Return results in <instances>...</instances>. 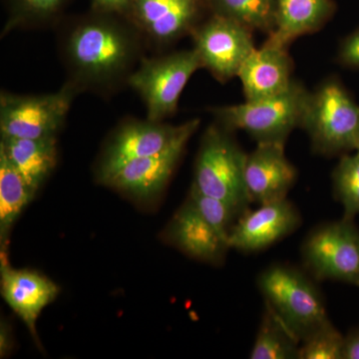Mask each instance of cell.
<instances>
[{
	"instance_id": "21",
	"label": "cell",
	"mask_w": 359,
	"mask_h": 359,
	"mask_svg": "<svg viewBox=\"0 0 359 359\" xmlns=\"http://www.w3.org/2000/svg\"><path fill=\"white\" fill-rule=\"evenodd\" d=\"M299 346L301 341L266 304L250 358L297 359Z\"/></svg>"
},
{
	"instance_id": "20",
	"label": "cell",
	"mask_w": 359,
	"mask_h": 359,
	"mask_svg": "<svg viewBox=\"0 0 359 359\" xmlns=\"http://www.w3.org/2000/svg\"><path fill=\"white\" fill-rule=\"evenodd\" d=\"M20 172L0 151V240L6 244L9 231L36 195Z\"/></svg>"
},
{
	"instance_id": "28",
	"label": "cell",
	"mask_w": 359,
	"mask_h": 359,
	"mask_svg": "<svg viewBox=\"0 0 359 359\" xmlns=\"http://www.w3.org/2000/svg\"><path fill=\"white\" fill-rule=\"evenodd\" d=\"M93 13L130 18L133 0H91Z\"/></svg>"
},
{
	"instance_id": "10",
	"label": "cell",
	"mask_w": 359,
	"mask_h": 359,
	"mask_svg": "<svg viewBox=\"0 0 359 359\" xmlns=\"http://www.w3.org/2000/svg\"><path fill=\"white\" fill-rule=\"evenodd\" d=\"M192 34L194 49L202 67L207 68L222 82L238 76L245 61L257 49L252 30L216 14L203 25L196 26Z\"/></svg>"
},
{
	"instance_id": "27",
	"label": "cell",
	"mask_w": 359,
	"mask_h": 359,
	"mask_svg": "<svg viewBox=\"0 0 359 359\" xmlns=\"http://www.w3.org/2000/svg\"><path fill=\"white\" fill-rule=\"evenodd\" d=\"M337 58L346 67L359 69V29L342 41Z\"/></svg>"
},
{
	"instance_id": "6",
	"label": "cell",
	"mask_w": 359,
	"mask_h": 359,
	"mask_svg": "<svg viewBox=\"0 0 359 359\" xmlns=\"http://www.w3.org/2000/svg\"><path fill=\"white\" fill-rule=\"evenodd\" d=\"M200 68L202 63L195 49L143 57L127 84L141 96L148 119L164 121L177 112L182 92Z\"/></svg>"
},
{
	"instance_id": "22",
	"label": "cell",
	"mask_w": 359,
	"mask_h": 359,
	"mask_svg": "<svg viewBox=\"0 0 359 359\" xmlns=\"http://www.w3.org/2000/svg\"><path fill=\"white\" fill-rule=\"evenodd\" d=\"M212 14L271 34L276 27V0H205Z\"/></svg>"
},
{
	"instance_id": "23",
	"label": "cell",
	"mask_w": 359,
	"mask_h": 359,
	"mask_svg": "<svg viewBox=\"0 0 359 359\" xmlns=\"http://www.w3.org/2000/svg\"><path fill=\"white\" fill-rule=\"evenodd\" d=\"M68 0H8V18L2 35L16 28L41 26L56 18Z\"/></svg>"
},
{
	"instance_id": "16",
	"label": "cell",
	"mask_w": 359,
	"mask_h": 359,
	"mask_svg": "<svg viewBox=\"0 0 359 359\" xmlns=\"http://www.w3.org/2000/svg\"><path fill=\"white\" fill-rule=\"evenodd\" d=\"M285 45L271 39L256 49L238 71L245 101H257L285 91L294 80L292 61Z\"/></svg>"
},
{
	"instance_id": "12",
	"label": "cell",
	"mask_w": 359,
	"mask_h": 359,
	"mask_svg": "<svg viewBox=\"0 0 359 359\" xmlns=\"http://www.w3.org/2000/svg\"><path fill=\"white\" fill-rule=\"evenodd\" d=\"M297 177V169L285 156L282 144L259 143L247 156L245 182L250 204L287 199Z\"/></svg>"
},
{
	"instance_id": "11",
	"label": "cell",
	"mask_w": 359,
	"mask_h": 359,
	"mask_svg": "<svg viewBox=\"0 0 359 359\" xmlns=\"http://www.w3.org/2000/svg\"><path fill=\"white\" fill-rule=\"evenodd\" d=\"M301 224V214L290 201L263 204L238 218L229 236V245L243 252H259L294 233Z\"/></svg>"
},
{
	"instance_id": "31",
	"label": "cell",
	"mask_w": 359,
	"mask_h": 359,
	"mask_svg": "<svg viewBox=\"0 0 359 359\" xmlns=\"http://www.w3.org/2000/svg\"><path fill=\"white\" fill-rule=\"evenodd\" d=\"M358 152H359V126H358V137H356V150Z\"/></svg>"
},
{
	"instance_id": "9",
	"label": "cell",
	"mask_w": 359,
	"mask_h": 359,
	"mask_svg": "<svg viewBox=\"0 0 359 359\" xmlns=\"http://www.w3.org/2000/svg\"><path fill=\"white\" fill-rule=\"evenodd\" d=\"M199 126V119L190 120L179 126L148 118L121 123L104 147L97 170L98 180L129 161L164 152L181 139L192 137Z\"/></svg>"
},
{
	"instance_id": "15",
	"label": "cell",
	"mask_w": 359,
	"mask_h": 359,
	"mask_svg": "<svg viewBox=\"0 0 359 359\" xmlns=\"http://www.w3.org/2000/svg\"><path fill=\"white\" fill-rule=\"evenodd\" d=\"M205 0H133L129 20L144 36L161 44L192 33Z\"/></svg>"
},
{
	"instance_id": "7",
	"label": "cell",
	"mask_w": 359,
	"mask_h": 359,
	"mask_svg": "<svg viewBox=\"0 0 359 359\" xmlns=\"http://www.w3.org/2000/svg\"><path fill=\"white\" fill-rule=\"evenodd\" d=\"M79 94L66 82L54 93L18 95L1 92L0 134L1 138L41 139L57 137L75 97Z\"/></svg>"
},
{
	"instance_id": "29",
	"label": "cell",
	"mask_w": 359,
	"mask_h": 359,
	"mask_svg": "<svg viewBox=\"0 0 359 359\" xmlns=\"http://www.w3.org/2000/svg\"><path fill=\"white\" fill-rule=\"evenodd\" d=\"M342 359H359V325L344 337Z\"/></svg>"
},
{
	"instance_id": "5",
	"label": "cell",
	"mask_w": 359,
	"mask_h": 359,
	"mask_svg": "<svg viewBox=\"0 0 359 359\" xmlns=\"http://www.w3.org/2000/svg\"><path fill=\"white\" fill-rule=\"evenodd\" d=\"M230 132L219 124L212 125L205 132L192 186L205 195L228 203L243 215L250 204L245 182L248 154Z\"/></svg>"
},
{
	"instance_id": "26",
	"label": "cell",
	"mask_w": 359,
	"mask_h": 359,
	"mask_svg": "<svg viewBox=\"0 0 359 359\" xmlns=\"http://www.w3.org/2000/svg\"><path fill=\"white\" fill-rule=\"evenodd\" d=\"M344 344V335L328 320L302 340L299 358L342 359Z\"/></svg>"
},
{
	"instance_id": "8",
	"label": "cell",
	"mask_w": 359,
	"mask_h": 359,
	"mask_svg": "<svg viewBox=\"0 0 359 359\" xmlns=\"http://www.w3.org/2000/svg\"><path fill=\"white\" fill-rule=\"evenodd\" d=\"M302 255L314 278L359 287V230L353 219L342 218L314 229Z\"/></svg>"
},
{
	"instance_id": "13",
	"label": "cell",
	"mask_w": 359,
	"mask_h": 359,
	"mask_svg": "<svg viewBox=\"0 0 359 359\" xmlns=\"http://www.w3.org/2000/svg\"><path fill=\"white\" fill-rule=\"evenodd\" d=\"M190 139H181L160 154L129 161L99 182L138 199L153 197L167 185Z\"/></svg>"
},
{
	"instance_id": "30",
	"label": "cell",
	"mask_w": 359,
	"mask_h": 359,
	"mask_svg": "<svg viewBox=\"0 0 359 359\" xmlns=\"http://www.w3.org/2000/svg\"><path fill=\"white\" fill-rule=\"evenodd\" d=\"M8 330H6V325L1 323V332H0V354H1V358H4V355H6L7 351L11 348V341H9V339L11 337H8Z\"/></svg>"
},
{
	"instance_id": "4",
	"label": "cell",
	"mask_w": 359,
	"mask_h": 359,
	"mask_svg": "<svg viewBox=\"0 0 359 359\" xmlns=\"http://www.w3.org/2000/svg\"><path fill=\"white\" fill-rule=\"evenodd\" d=\"M257 287L266 306L301 342L330 320L320 290L299 269L273 264L262 271Z\"/></svg>"
},
{
	"instance_id": "25",
	"label": "cell",
	"mask_w": 359,
	"mask_h": 359,
	"mask_svg": "<svg viewBox=\"0 0 359 359\" xmlns=\"http://www.w3.org/2000/svg\"><path fill=\"white\" fill-rule=\"evenodd\" d=\"M189 202L229 244V236L233 223L242 216L240 212L224 201L201 193L194 186L191 188Z\"/></svg>"
},
{
	"instance_id": "18",
	"label": "cell",
	"mask_w": 359,
	"mask_h": 359,
	"mask_svg": "<svg viewBox=\"0 0 359 359\" xmlns=\"http://www.w3.org/2000/svg\"><path fill=\"white\" fill-rule=\"evenodd\" d=\"M334 0H276V27L269 39L287 46L320 29L334 15Z\"/></svg>"
},
{
	"instance_id": "17",
	"label": "cell",
	"mask_w": 359,
	"mask_h": 359,
	"mask_svg": "<svg viewBox=\"0 0 359 359\" xmlns=\"http://www.w3.org/2000/svg\"><path fill=\"white\" fill-rule=\"evenodd\" d=\"M169 237L183 252L210 263L223 259L230 248L189 201L175 215Z\"/></svg>"
},
{
	"instance_id": "1",
	"label": "cell",
	"mask_w": 359,
	"mask_h": 359,
	"mask_svg": "<svg viewBox=\"0 0 359 359\" xmlns=\"http://www.w3.org/2000/svg\"><path fill=\"white\" fill-rule=\"evenodd\" d=\"M140 30L129 18L93 13L61 35L68 83L78 92L109 95L128 82L142 56Z\"/></svg>"
},
{
	"instance_id": "3",
	"label": "cell",
	"mask_w": 359,
	"mask_h": 359,
	"mask_svg": "<svg viewBox=\"0 0 359 359\" xmlns=\"http://www.w3.org/2000/svg\"><path fill=\"white\" fill-rule=\"evenodd\" d=\"M358 126L359 105L337 78H328L309 92L302 128L314 152L334 156L355 151Z\"/></svg>"
},
{
	"instance_id": "14",
	"label": "cell",
	"mask_w": 359,
	"mask_h": 359,
	"mask_svg": "<svg viewBox=\"0 0 359 359\" xmlns=\"http://www.w3.org/2000/svg\"><path fill=\"white\" fill-rule=\"evenodd\" d=\"M0 278L4 301L37 339L36 321L41 311L55 301L60 287L37 271L11 268L4 250L0 256Z\"/></svg>"
},
{
	"instance_id": "24",
	"label": "cell",
	"mask_w": 359,
	"mask_h": 359,
	"mask_svg": "<svg viewBox=\"0 0 359 359\" xmlns=\"http://www.w3.org/2000/svg\"><path fill=\"white\" fill-rule=\"evenodd\" d=\"M335 197L341 203L344 219H354L359 215V152L342 155L334 174Z\"/></svg>"
},
{
	"instance_id": "19",
	"label": "cell",
	"mask_w": 359,
	"mask_h": 359,
	"mask_svg": "<svg viewBox=\"0 0 359 359\" xmlns=\"http://www.w3.org/2000/svg\"><path fill=\"white\" fill-rule=\"evenodd\" d=\"M0 151L6 154L26 181L39 191L57 164V139L1 138Z\"/></svg>"
},
{
	"instance_id": "2",
	"label": "cell",
	"mask_w": 359,
	"mask_h": 359,
	"mask_svg": "<svg viewBox=\"0 0 359 359\" xmlns=\"http://www.w3.org/2000/svg\"><path fill=\"white\" fill-rule=\"evenodd\" d=\"M309 92L299 82L278 95L238 105L214 108L218 124L229 131L243 130L257 143L285 145L290 134L302 127Z\"/></svg>"
}]
</instances>
